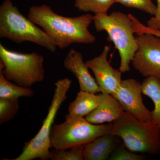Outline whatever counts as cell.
<instances>
[{"instance_id": "obj_1", "label": "cell", "mask_w": 160, "mask_h": 160, "mask_svg": "<svg viewBox=\"0 0 160 160\" xmlns=\"http://www.w3.org/2000/svg\"><path fill=\"white\" fill-rule=\"evenodd\" d=\"M92 16L89 13L74 18L63 16L57 14L46 5L32 6L28 15V18L42 27L61 49L73 43L94 42L95 37L88 29L92 22Z\"/></svg>"}, {"instance_id": "obj_2", "label": "cell", "mask_w": 160, "mask_h": 160, "mask_svg": "<svg viewBox=\"0 0 160 160\" xmlns=\"http://www.w3.org/2000/svg\"><path fill=\"white\" fill-rule=\"evenodd\" d=\"M92 22L97 31L107 32L108 40L118 49L121 58L119 70L122 73L129 71L130 63L138 48L129 14L119 11L109 15L96 14L92 16Z\"/></svg>"}, {"instance_id": "obj_3", "label": "cell", "mask_w": 160, "mask_h": 160, "mask_svg": "<svg viewBox=\"0 0 160 160\" xmlns=\"http://www.w3.org/2000/svg\"><path fill=\"white\" fill-rule=\"evenodd\" d=\"M35 25L13 6L11 0H5L1 5L0 38H7L17 44L32 42L54 52L57 47L54 40Z\"/></svg>"}, {"instance_id": "obj_4", "label": "cell", "mask_w": 160, "mask_h": 160, "mask_svg": "<svg viewBox=\"0 0 160 160\" xmlns=\"http://www.w3.org/2000/svg\"><path fill=\"white\" fill-rule=\"evenodd\" d=\"M110 133L122 140L134 152L160 154V131L153 122H142L126 112L112 122Z\"/></svg>"}, {"instance_id": "obj_5", "label": "cell", "mask_w": 160, "mask_h": 160, "mask_svg": "<svg viewBox=\"0 0 160 160\" xmlns=\"http://www.w3.org/2000/svg\"><path fill=\"white\" fill-rule=\"evenodd\" d=\"M112 123L95 125L83 117L67 114L65 121L52 126L50 133L51 148L65 150L85 146L97 138L110 133Z\"/></svg>"}, {"instance_id": "obj_6", "label": "cell", "mask_w": 160, "mask_h": 160, "mask_svg": "<svg viewBox=\"0 0 160 160\" xmlns=\"http://www.w3.org/2000/svg\"><path fill=\"white\" fill-rule=\"evenodd\" d=\"M44 58L36 52L23 53L7 49L0 43V70L6 78L30 88L45 78Z\"/></svg>"}, {"instance_id": "obj_7", "label": "cell", "mask_w": 160, "mask_h": 160, "mask_svg": "<svg viewBox=\"0 0 160 160\" xmlns=\"http://www.w3.org/2000/svg\"><path fill=\"white\" fill-rule=\"evenodd\" d=\"M72 80L67 78L58 80L55 83L54 94L49 106L48 114L36 135L25 143L22 151L18 157L9 160H32L50 159L51 148L50 133L58 110L67 98V93L70 89Z\"/></svg>"}, {"instance_id": "obj_8", "label": "cell", "mask_w": 160, "mask_h": 160, "mask_svg": "<svg viewBox=\"0 0 160 160\" xmlns=\"http://www.w3.org/2000/svg\"><path fill=\"white\" fill-rule=\"evenodd\" d=\"M135 37L138 48L132 61V66L144 77L153 76L160 81V38L150 33Z\"/></svg>"}, {"instance_id": "obj_9", "label": "cell", "mask_w": 160, "mask_h": 160, "mask_svg": "<svg viewBox=\"0 0 160 160\" xmlns=\"http://www.w3.org/2000/svg\"><path fill=\"white\" fill-rule=\"evenodd\" d=\"M142 84L133 79L122 80L116 91L111 94L124 111L142 122L151 121V112L143 102Z\"/></svg>"}, {"instance_id": "obj_10", "label": "cell", "mask_w": 160, "mask_h": 160, "mask_svg": "<svg viewBox=\"0 0 160 160\" xmlns=\"http://www.w3.org/2000/svg\"><path fill=\"white\" fill-rule=\"evenodd\" d=\"M110 47L106 46L98 56L86 62L91 69L101 92L112 94L116 91L122 81V73L119 70L112 68L107 60Z\"/></svg>"}, {"instance_id": "obj_11", "label": "cell", "mask_w": 160, "mask_h": 160, "mask_svg": "<svg viewBox=\"0 0 160 160\" xmlns=\"http://www.w3.org/2000/svg\"><path fill=\"white\" fill-rule=\"evenodd\" d=\"M64 66L77 78L80 90L95 94L101 92L96 81L89 72V67L83 61L81 52L73 48L70 49L64 60Z\"/></svg>"}, {"instance_id": "obj_12", "label": "cell", "mask_w": 160, "mask_h": 160, "mask_svg": "<svg viewBox=\"0 0 160 160\" xmlns=\"http://www.w3.org/2000/svg\"><path fill=\"white\" fill-rule=\"evenodd\" d=\"M98 95V105L85 117L89 122L95 125L112 123L125 112L119 102L111 94L101 92Z\"/></svg>"}, {"instance_id": "obj_13", "label": "cell", "mask_w": 160, "mask_h": 160, "mask_svg": "<svg viewBox=\"0 0 160 160\" xmlns=\"http://www.w3.org/2000/svg\"><path fill=\"white\" fill-rule=\"evenodd\" d=\"M118 137L111 133L97 138L84 146L83 158L85 160H106L116 149Z\"/></svg>"}, {"instance_id": "obj_14", "label": "cell", "mask_w": 160, "mask_h": 160, "mask_svg": "<svg viewBox=\"0 0 160 160\" xmlns=\"http://www.w3.org/2000/svg\"><path fill=\"white\" fill-rule=\"evenodd\" d=\"M99 104L98 95L89 92H78L74 101L69 104V114L84 117L97 108Z\"/></svg>"}, {"instance_id": "obj_15", "label": "cell", "mask_w": 160, "mask_h": 160, "mask_svg": "<svg viewBox=\"0 0 160 160\" xmlns=\"http://www.w3.org/2000/svg\"><path fill=\"white\" fill-rule=\"evenodd\" d=\"M143 94L150 98L154 108L151 111V121L158 127L160 131V81L153 76L146 77L142 83Z\"/></svg>"}, {"instance_id": "obj_16", "label": "cell", "mask_w": 160, "mask_h": 160, "mask_svg": "<svg viewBox=\"0 0 160 160\" xmlns=\"http://www.w3.org/2000/svg\"><path fill=\"white\" fill-rule=\"evenodd\" d=\"M34 92L30 88L22 87L6 78L0 70V98L18 99L22 97H31Z\"/></svg>"}, {"instance_id": "obj_17", "label": "cell", "mask_w": 160, "mask_h": 160, "mask_svg": "<svg viewBox=\"0 0 160 160\" xmlns=\"http://www.w3.org/2000/svg\"><path fill=\"white\" fill-rule=\"evenodd\" d=\"M116 0H75V6L80 11L96 14L107 13Z\"/></svg>"}, {"instance_id": "obj_18", "label": "cell", "mask_w": 160, "mask_h": 160, "mask_svg": "<svg viewBox=\"0 0 160 160\" xmlns=\"http://www.w3.org/2000/svg\"><path fill=\"white\" fill-rule=\"evenodd\" d=\"M19 109L18 99L0 98V124L13 118Z\"/></svg>"}, {"instance_id": "obj_19", "label": "cell", "mask_w": 160, "mask_h": 160, "mask_svg": "<svg viewBox=\"0 0 160 160\" xmlns=\"http://www.w3.org/2000/svg\"><path fill=\"white\" fill-rule=\"evenodd\" d=\"M84 146H76L71 149L60 150L55 149L50 152V159L52 160H83Z\"/></svg>"}, {"instance_id": "obj_20", "label": "cell", "mask_w": 160, "mask_h": 160, "mask_svg": "<svg viewBox=\"0 0 160 160\" xmlns=\"http://www.w3.org/2000/svg\"><path fill=\"white\" fill-rule=\"evenodd\" d=\"M116 3L128 8L139 9L152 15H154L156 11L157 6L152 0H116Z\"/></svg>"}, {"instance_id": "obj_21", "label": "cell", "mask_w": 160, "mask_h": 160, "mask_svg": "<svg viewBox=\"0 0 160 160\" xmlns=\"http://www.w3.org/2000/svg\"><path fill=\"white\" fill-rule=\"evenodd\" d=\"M124 146H120L113 152L109 158V160H143L145 157L140 155L129 150Z\"/></svg>"}, {"instance_id": "obj_22", "label": "cell", "mask_w": 160, "mask_h": 160, "mask_svg": "<svg viewBox=\"0 0 160 160\" xmlns=\"http://www.w3.org/2000/svg\"><path fill=\"white\" fill-rule=\"evenodd\" d=\"M132 23V28L134 33L137 34L142 33H150L160 38V30H156L149 28L145 26L135 17L134 16L129 14Z\"/></svg>"}, {"instance_id": "obj_23", "label": "cell", "mask_w": 160, "mask_h": 160, "mask_svg": "<svg viewBox=\"0 0 160 160\" xmlns=\"http://www.w3.org/2000/svg\"><path fill=\"white\" fill-rule=\"evenodd\" d=\"M156 11L153 17L147 22V26L151 29L160 30V0H157Z\"/></svg>"}]
</instances>
